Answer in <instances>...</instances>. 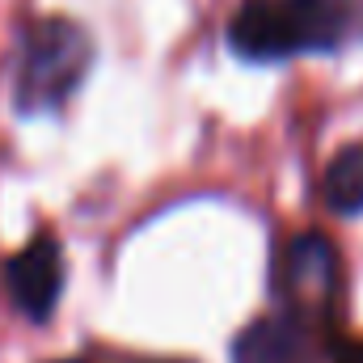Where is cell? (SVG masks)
Wrapping results in <instances>:
<instances>
[{
	"label": "cell",
	"mask_w": 363,
	"mask_h": 363,
	"mask_svg": "<svg viewBox=\"0 0 363 363\" xmlns=\"http://www.w3.org/2000/svg\"><path fill=\"white\" fill-rule=\"evenodd\" d=\"M334 279H338V258L325 237L308 233V237L291 241L283 287H287V296L300 300V313H321L334 300Z\"/></svg>",
	"instance_id": "cell-4"
},
{
	"label": "cell",
	"mask_w": 363,
	"mask_h": 363,
	"mask_svg": "<svg viewBox=\"0 0 363 363\" xmlns=\"http://www.w3.org/2000/svg\"><path fill=\"white\" fill-rule=\"evenodd\" d=\"M228 47L250 64H274L296 55V34L283 13V0H241L228 21Z\"/></svg>",
	"instance_id": "cell-3"
},
{
	"label": "cell",
	"mask_w": 363,
	"mask_h": 363,
	"mask_svg": "<svg viewBox=\"0 0 363 363\" xmlns=\"http://www.w3.org/2000/svg\"><path fill=\"white\" fill-rule=\"evenodd\" d=\"M325 203L338 216L363 211V144H347L325 169Z\"/></svg>",
	"instance_id": "cell-7"
},
{
	"label": "cell",
	"mask_w": 363,
	"mask_h": 363,
	"mask_svg": "<svg viewBox=\"0 0 363 363\" xmlns=\"http://www.w3.org/2000/svg\"><path fill=\"white\" fill-rule=\"evenodd\" d=\"M93 64L89 34L68 17H43L26 30L17 77H13V101L21 114H47L60 110L81 89Z\"/></svg>",
	"instance_id": "cell-1"
},
{
	"label": "cell",
	"mask_w": 363,
	"mask_h": 363,
	"mask_svg": "<svg viewBox=\"0 0 363 363\" xmlns=\"http://www.w3.org/2000/svg\"><path fill=\"white\" fill-rule=\"evenodd\" d=\"M4 283L13 304L30 317V321H47L60 304L64 291V254L55 245V237H34L21 254H13L4 262Z\"/></svg>",
	"instance_id": "cell-2"
},
{
	"label": "cell",
	"mask_w": 363,
	"mask_h": 363,
	"mask_svg": "<svg viewBox=\"0 0 363 363\" xmlns=\"http://www.w3.org/2000/svg\"><path fill=\"white\" fill-rule=\"evenodd\" d=\"M296 51H334L351 26V0H283Z\"/></svg>",
	"instance_id": "cell-6"
},
{
	"label": "cell",
	"mask_w": 363,
	"mask_h": 363,
	"mask_svg": "<svg viewBox=\"0 0 363 363\" xmlns=\"http://www.w3.org/2000/svg\"><path fill=\"white\" fill-rule=\"evenodd\" d=\"M233 363H321L308 334L287 317H258L233 338Z\"/></svg>",
	"instance_id": "cell-5"
},
{
	"label": "cell",
	"mask_w": 363,
	"mask_h": 363,
	"mask_svg": "<svg viewBox=\"0 0 363 363\" xmlns=\"http://www.w3.org/2000/svg\"><path fill=\"white\" fill-rule=\"evenodd\" d=\"M338 363H363V342H351L347 351H338Z\"/></svg>",
	"instance_id": "cell-8"
}]
</instances>
